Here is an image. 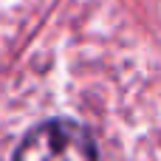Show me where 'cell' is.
Masks as SVG:
<instances>
[{
  "label": "cell",
  "mask_w": 161,
  "mask_h": 161,
  "mask_svg": "<svg viewBox=\"0 0 161 161\" xmlns=\"http://www.w3.org/2000/svg\"><path fill=\"white\" fill-rule=\"evenodd\" d=\"M8 136L11 142H0V161H108L113 156L110 125L68 99L45 102Z\"/></svg>",
  "instance_id": "cell-1"
}]
</instances>
